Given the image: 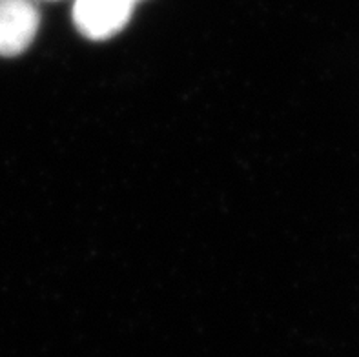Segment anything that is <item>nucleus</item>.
Instances as JSON below:
<instances>
[{"label": "nucleus", "mask_w": 359, "mask_h": 357, "mask_svg": "<svg viewBox=\"0 0 359 357\" xmlns=\"http://www.w3.org/2000/svg\"><path fill=\"white\" fill-rule=\"evenodd\" d=\"M41 26L32 0H0V57H17L29 48Z\"/></svg>", "instance_id": "obj_2"}, {"label": "nucleus", "mask_w": 359, "mask_h": 357, "mask_svg": "<svg viewBox=\"0 0 359 357\" xmlns=\"http://www.w3.org/2000/svg\"><path fill=\"white\" fill-rule=\"evenodd\" d=\"M135 4V0H75L73 22L90 41H106L126 27Z\"/></svg>", "instance_id": "obj_1"}, {"label": "nucleus", "mask_w": 359, "mask_h": 357, "mask_svg": "<svg viewBox=\"0 0 359 357\" xmlns=\"http://www.w3.org/2000/svg\"><path fill=\"white\" fill-rule=\"evenodd\" d=\"M135 2H139V0H135Z\"/></svg>", "instance_id": "obj_3"}]
</instances>
